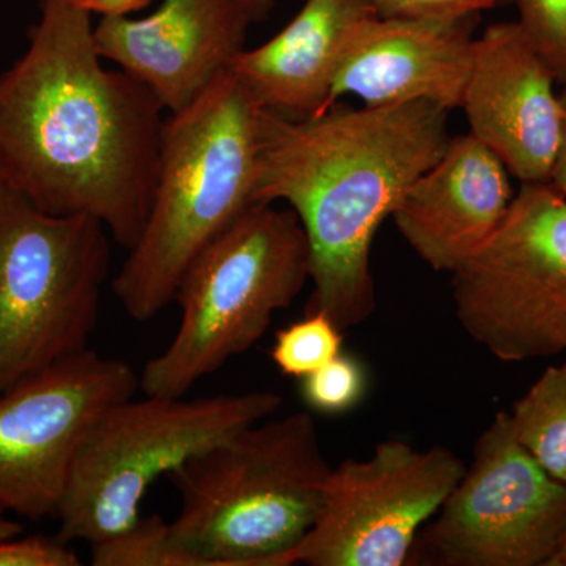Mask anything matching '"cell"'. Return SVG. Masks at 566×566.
Instances as JSON below:
<instances>
[{"label":"cell","mask_w":566,"mask_h":566,"mask_svg":"<svg viewBox=\"0 0 566 566\" xmlns=\"http://www.w3.org/2000/svg\"><path fill=\"white\" fill-rule=\"evenodd\" d=\"M92 14L43 0L20 61L0 74V186L40 211L85 214L132 249L158 180L163 104L123 70H107Z\"/></svg>","instance_id":"obj_1"},{"label":"cell","mask_w":566,"mask_h":566,"mask_svg":"<svg viewBox=\"0 0 566 566\" xmlns=\"http://www.w3.org/2000/svg\"><path fill=\"white\" fill-rule=\"evenodd\" d=\"M447 114L428 102L335 103L301 120L260 109L253 203H289L303 226L314 285L305 314L323 312L342 331L374 314L376 233L444 155Z\"/></svg>","instance_id":"obj_2"},{"label":"cell","mask_w":566,"mask_h":566,"mask_svg":"<svg viewBox=\"0 0 566 566\" xmlns=\"http://www.w3.org/2000/svg\"><path fill=\"white\" fill-rule=\"evenodd\" d=\"M260 109L229 69L164 120L147 223L112 282L136 322L166 311L196 256L255 205Z\"/></svg>","instance_id":"obj_3"},{"label":"cell","mask_w":566,"mask_h":566,"mask_svg":"<svg viewBox=\"0 0 566 566\" xmlns=\"http://www.w3.org/2000/svg\"><path fill=\"white\" fill-rule=\"evenodd\" d=\"M331 465L307 411L268 417L169 474L172 534L202 566H285L314 527Z\"/></svg>","instance_id":"obj_4"},{"label":"cell","mask_w":566,"mask_h":566,"mask_svg":"<svg viewBox=\"0 0 566 566\" xmlns=\"http://www.w3.org/2000/svg\"><path fill=\"white\" fill-rule=\"evenodd\" d=\"M308 281L311 251L296 212L252 205L182 275L175 294L180 326L142 368L139 389L148 397H185L251 349Z\"/></svg>","instance_id":"obj_5"},{"label":"cell","mask_w":566,"mask_h":566,"mask_svg":"<svg viewBox=\"0 0 566 566\" xmlns=\"http://www.w3.org/2000/svg\"><path fill=\"white\" fill-rule=\"evenodd\" d=\"M281 395L255 390L188 400L134 397L92 424L59 504L62 543L102 542L133 526L148 488L208 447L275 416Z\"/></svg>","instance_id":"obj_6"},{"label":"cell","mask_w":566,"mask_h":566,"mask_svg":"<svg viewBox=\"0 0 566 566\" xmlns=\"http://www.w3.org/2000/svg\"><path fill=\"white\" fill-rule=\"evenodd\" d=\"M109 263L102 222L48 214L0 186V394L88 349Z\"/></svg>","instance_id":"obj_7"},{"label":"cell","mask_w":566,"mask_h":566,"mask_svg":"<svg viewBox=\"0 0 566 566\" xmlns=\"http://www.w3.org/2000/svg\"><path fill=\"white\" fill-rule=\"evenodd\" d=\"M453 274L461 327L502 363L566 352V197L523 182L504 219Z\"/></svg>","instance_id":"obj_8"},{"label":"cell","mask_w":566,"mask_h":566,"mask_svg":"<svg viewBox=\"0 0 566 566\" xmlns=\"http://www.w3.org/2000/svg\"><path fill=\"white\" fill-rule=\"evenodd\" d=\"M566 536V485L517 441L506 411L480 434L452 493L417 535V566H547Z\"/></svg>","instance_id":"obj_9"},{"label":"cell","mask_w":566,"mask_h":566,"mask_svg":"<svg viewBox=\"0 0 566 566\" xmlns=\"http://www.w3.org/2000/svg\"><path fill=\"white\" fill-rule=\"evenodd\" d=\"M465 465L442 446L389 439L367 460L331 469L314 527L285 566H405L417 535L452 493Z\"/></svg>","instance_id":"obj_10"},{"label":"cell","mask_w":566,"mask_h":566,"mask_svg":"<svg viewBox=\"0 0 566 566\" xmlns=\"http://www.w3.org/2000/svg\"><path fill=\"white\" fill-rule=\"evenodd\" d=\"M137 389L132 365L84 349L0 394V510L55 516L82 439Z\"/></svg>","instance_id":"obj_11"},{"label":"cell","mask_w":566,"mask_h":566,"mask_svg":"<svg viewBox=\"0 0 566 566\" xmlns=\"http://www.w3.org/2000/svg\"><path fill=\"white\" fill-rule=\"evenodd\" d=\"M556 82L517 22L474 40L461 107L472 136L521 182H549L564 123Z\"/></svg>","instance_id":"obj_12"},{"label":"cell","mask_w":566,"mask_h":566,"mask_svg":"<svg viewBox=\"0 0 566 566\" xmlns=\"http://www.w3.org/2000/svg\"><path fill=\"white\" fill-rule=\"evenodd\" d=\"M251 22L233 0H164L140 20L103 18L93 36L103 59L147 85L172 114L229 70Z\"/></svg>","instance_id":"obj_13"},{"label":"cell","mask_w":566,"mask_h":566,"mask_svg":"<svg viewBox=\"0 0 566 566\" xmlns=\"http://www.w3.org/2000/svg\"><path fill=\"white\" fill-rule=\"evenodd\" d=\"M479 14L450 20H376L354 39L327 109L346 95L365 106L415 102L461 107Z\"/></svg>","instance_id":"obj_14"},{"label":"cell","mask_w":566,"mask_h":566,"mask_svg":"<svg viewBox=\"0 0 566 566\" xmlns=\"http://www.w3.org/2000/svg\"><path fill=\"white\" fill-rule=\"evenodd\" d=\"M513 197L504 163L468 134L450 139L439 161L409 186L392 218L424 263L455 273L497 229Z\"/></svg>","instance_id":"obj_15"},{"label":"cell","mask_w":566,"mask_h":566,"mask_svg":"<svg viewBox=\"0 0 566 566\" xmlns=\"http://www.w3.org/2000/svg\"><path fill=\"white\" fill-rule=\"evenodd\" d=\"M376 18L368 0H305L283 31L241 51L229 69L262 109L294 120L315 117L327 109L354 39Z\"/></svg>","instance_id":"obj_16"},{"label":"cell","mask_w":566,"mask_h":566,"mask_svg":"<svg viewBox=\"0 0 566 566\" xmlns=\"http://www.w3.org/2000/svg\"><path fill=\"white\" fill-rule=\"evenodd\" d=\"M509 415L521 446L566 485V363L547 367Z\"/></svg>","instance_id":"obj_17"},{"label":"cell","mask_w":566,"mask_h":566,"mask_svg":"<svg viewBox=\"0 0 566 566\" xmlns=\"http://www.w3.org/2000/svg\"><path fill=\"white\" fill-rule=\"evenodd\" d=\"M91 546L95 566H202L158 515L140 516L133 526Z\"/></svg>","instance_id":"obj_18"},{"label":"cell","mask_w":566,"mask_h":566,"mask_svg":"<svg viewBox=\"0 0 566 566\" xmlns=\"http://www.w3.org/2000/svg\"><path fill=\"white\" fill-rule=\"evenodd\" d=\"M342 333L323 312H307L304 318L277 331L271 359L282 375L303 379L342 353Z\"/></svg>","instance_id":"obj_19"},{"label":"cell","mask_w":566,"mask_h":566,"mask_svg":"<svg viewBox=\"0 0 566 566\" xmlns=\"http://www.w3.org/2000/svg\"><path fill=\"white\" fill-rule=\"evenodd\" d=\"M365 385L360 364L340 353L331 363L301 379V395L305 405L314 411L340 415L359 403Z\"/></svg>","instance_id":"obj_20"},{"label":"cell","mask_w":566,"mask_h":566,"mask_svg":"<svg viewBox=\"0 0 566 566\" xmlns=\"http://www.w3.org/2000/svg\"><path fill=\"white\" fill-rule=\"evenodd\" d=\"M520 28L566 87V0H515Z\"/></svg>","instance_id":"obj_21"},{"label":"cell","mask_w":566,"mask_h":566,"mask_svg":"<svg viewBox=\"0 0 566 566\" xmlns=\"http://www.w3.org/2000/svg\"><path fill=\"white\" fill-rule=\"evenodd\" d=\"M504 0H368L381 20H450L493 9Z\"/></svg>","instance_id":"obj_22"},{"label":"cell","mask_w":566,"mask_h":566,"mask_svg":"<svg viewBox=\"0 0 566 566\" xmlns=\"http://www.w3.org/2000/svg\"><path fill=\"white\" fill-rule=\"evenodd\" d=\"M80 557L55 536L0 539V566H77Z\"/></svg>","instance_id":"obj_23"},{"label":"cell","mask_w":566,"mask_h":566,"mask_svg":"<svg viewBox=\"0 0 566 566\" xmlns=\"http://www.w3.org/2000/svg\"><path fill=\"white\" fill-rule=\"evenodd\" d=\"M77 7L91 14L103 18L128 17L133 11L147 7L151 0H73Z\"/></svg>","instance_id":"obj_24"},{"label":"cell","mask_w":566,"mask_h":566,"mask_svg":"<svg viewBox=\"0 0 566 566\" xmlns=\"http://www.w3.org/2000/svg\"><path fill=\"white\" fill-rule=\"evenodd\" d=\"M558 96H560L562 111H564V123H562L560 144H558L549 185L566 197V87Z\"/></svg>","instance_id":"obj_25"},{"label":"cell","mask_w":566,"mask_h":566,"mask_svg":"<svg viewBox=\"0 0 566 566\" xmlns=\"http://www.w3.org/2000/svg\"><path fill=\"white\" fill-rule=\"evenodd\" d=\"M241 10L251 18V21H260L273 10L275 0H233Z\"/></svg>","instance_id":"obj_26"},{"label":"cell","mask_w":566,"mask_h":566,"mask_svg":"<svg viewBox=\"0 0 566 566\" xmlns=\"http://www.w3.org/2000/svg\"><path fill=\"white\" fill-rule=\"evenodd\" d=\"M22 532L21 524L13 523L0 510V539L13 538V536L20 535Z\"/></svg>","instance_id":"obj_27"},{"label":"cell","mask_w":566,"mask_h":566,"mask_svg":"<svg viewBox=\"0 0 566 566\" xmlns=\"http://www.w3.org/2000/svg\"><path fill=\"white\" fill-rule=\"evenodd\" d=\"M547 566H566V536L562 546L558 547L556 556L553 557V560Z\"/></svg>","instance_id":"obj_28"}]
</instances>
